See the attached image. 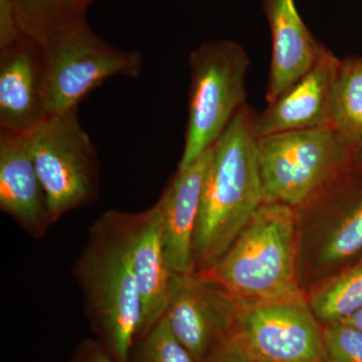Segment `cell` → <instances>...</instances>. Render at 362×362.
<instances>
[{
	"mask_svg": "<svg viewBox=\"0 0 362 362\" xmlns=\"http://www.w3.org/2000/svg\"><path fill=\"white\" fill-rule=\"evenodd\" d=\"M71 362H119L101 342L86 341Z\"/></svg>",
	"mask_w": 362,
	"mask_h": 362,
	"instance_id": "cb8c5ba5",
	"label": "cell"
},
{
	"mask_svg": "<svg viewBox=\"0 0 362 362\" xmlns=\"http://www.w3.org/2000/svg\"><path fill=\"white\" fill-rule=\"evenodd\" d=\"M339 59L322 47L315 65L255 117L258 138L330 126L331 90Z\"/></svg>",
	"mask_w": 362,
	"mask_h": 362,
	"instance_id": "7c38bea8",
	"label": "cell"
},
{
	"mask_svg": "<svg viewBox=\"0 0 362 362\" xmlns=\"http://www.w3.org/2000/svg\"><path fill=\"white\" fill-rule=\"evenodd\" d=\"M232 338L254 362H326L323 325L306 295L265 301L239 298Z\"/></svg>",
	"mask_w": 362,
	"mask_h": 362,
	"instance_id": "9c48e42d",
	"label": "cell"
},
{
	"mask_svg": "<svg viewBox=\"0 0 362 362\" xmlns=\"http://www.w3.org/2000/svg\"><path fill=\"white\" fill-rule=\"evenodd\" d=\"M47 116L44 52L25 35L0 49V131L25 136Z\"/></svg>",
	"mask_w": 362,
	"mask_h": 362,
	"instance_id": "8fae6325",
	"label": "cell"
},
{
	"mask_svg": "<svg viewBox=\"0 0 362 362\" xmlns=\"http://www.w3.org/2000/svg\"><path fill=\"white\" fill-rule=\"evenodd\" d=\"M211 156L213 147L185 168H178L157 201L163 220L166 258L175 274L195 272L194 233Z\"/></svg>",
	"mask_w": 362,
	"mask_h": 362,
	"instance_id": "4fadbf2b",
	"label": "cell"
},
{
	"mask_svg": "<svg viewBox=\"0 0 362 362\" xmlns=\"http://www.w3.org/2000/svg\"><path fill=\"white\" fill-rule=\"evenodd\" d=\"M131 255L142 304L138 339L165 315L173 275L164 249L163 220L158 202L146 211L133 214Z\"/></svg>",
	"mask_w": 362,
	"mask_h": 362,
	"instance_id": "9a60e30c",
	"label": "cell"
},
{
	"mask_svg": "<svg viewBox=\"0 0 362 362\" xmlns=\"http://www.w3.org/2000/svg\"><path fill=\"white\" fill-rule=\"evenodd\" d=\"M197 273L243 300L304 296L297 278L294 209L263 202L221 259Z\"/></svg>",
	"mask_w": 362,
	"mask_h": 362,
	"instance_id": "3957f363",
	"label": "cell"
},
{
	"mask_svg": "<svg viewBox=\"0 0 362 362\" xmlns=\"http://www.w3.org/2000/svg\"><path fill=\"white\" fill-rule=\"evenodd\" d=\"M132 213L106 211L90 226L73 273L86 315L102 344L128 362L142 324V304L131 255Z\"/></svg>",
	"mask_w": 362,
	"mask_h": 362,
	"instance_id": "6da1fadb",
	"label": "cell"
},
{
	"mask_svg": "<svg viewBox=\"0 0 362 362\" xmlns=\"http://www.w3.org/2000/svg\"><path fill=\"white\" fill-rule=\"evenodd\" d=\"M255 117L244 105L213 146L194 233L195 272L216 263L263 204Z\"/></svg>",
	"mask_w": 362,
	"mask_h": 362,
	"instance_id": "7a4b0ae2",
	"label": "cell"
},
{
	"mask_svg": "<svg viewBox=\"0 0 362 362\" xmlns=\"http://www.w3.org/2000/svg\"><path fill=\"white\" fill-rule=\"evenodd\" d=\"M352 165L362 169V146L354 150Z\"/></svg>",
	"mask_w": 362,
	"mask_h": 362,
	"instance_id": "484cf974",
	"label": "cell"
},
{
	"mask_svg": "<svg viewBox=\"0 0 362 362\" xmlns=\"http://www.w3.org/2000/svg\"><path fill=\"white\" fill-rule=\"evenodd\" d=\"M25 37L11 0H0V49Z\"/></svg>",
	"mask_w": 362,
	"mask_h": 362,
	"instance_id": "7402d4cb",
	"label": "cell"
},
{
	"mask_svg": "<svg viewBox=\"0 0 362 362\" xmlns=\"http://www.w3.org/2000/svg\"><path fill=\"white\" fill-rule=\"evenodd\" d=\"M204 362H254L233 338L214 349Z\"/></svg>",
	"mask_w": 362,
	"mask_h": 362,
	"instance_id": "603a6c76",
	"label": "cell"
},
{
	"mask_svg": "<svg viewBox=\"0 0 362 362\" xmlns=\"http://www.w3.org/2000/svg\"><path fill=\"white\" fill-rule=\"evenodd\" d=\"M23 138L54 223L99 199L97 151L78 121V110L45 117Z\"/></svg>",
	"mask_w": 362,
	"mask_h": 362,
	"instance_id": "ba28073f",
	"label": "cell"
},
{
	"mask_svg": "<svg viewBox=\"0 0 362 362\" xmlns=\"http://www.w3.org/2000/svg\"><path fill=\"white\" fill-rule=\"evenodd\" d=\"M307 299L323 326L344 322L362 309V262L317 285Z\"/></svg>",
	"mask_w": 362,
	"mask_h": 362,
	"instance_id": "ac0fdd59",
	"label": "cell"
},
{
	"mask_svg": "<svg viewBox=\"0 0 362 362\" xmlns=\"http://www.w3.org/2000/svg\"><path fill=\"white\" fill-rule=\"evenodd\" d=\"M0 209L33 239L54 223L23 136L0 133Z\"/></svg>",
	"mask_w": 362,
	"mask_h": 362,
	"instance_id": "5bb4252c",
	"label": "cell"
},
{
	"mask_svg": "<svg viewBox=\"0 0 362 362\" xmlns=\"http://www.w3.org/2000/svg\"><path fill=\"white\" fill-rule=\"evenodd\" d=\"M273 52L266 99H277L315 65L323 45L312 37L295 0H264Z\"/></svg>",
	"mask_w": 362,
	"mask_h": 362,
	"instance_id": "2e32d148",
	"label": "cell"
},
{
	"mask_svg": "<svg viewBox=\"0 0 362 362\" xmlns=\"http://www.w3.org/2000/svg\"><path fill=\"white\" fill-rule=\"evenodd\" d=\"M11 2L21 30L30 37L85 18L88 7L83 0H11Z\"/></svg>",
	"mask_w": 362,
	"mask_h": 362,
	"instance_id": "d6986e66",
	"label": "cell"
},
{
	"mask_svg": "<svg viewBox=\"0 0 362 362\" xmlns=\"http://www.w3.org/2000/svg\"><path fill=\"white\" fill-rule=\"evenodd\" d=\"M263 202L296 209L352 165L354 148L331 126L259 138Z\"/></svg>",
	"mask_w": 362,
	"mask_h": 362,
	"instance_id": "8992f818",
	"label": "cell"
},
{
	"mask_svg": "<svg viewBox=\"0 0 362 362\" xmlns=\"http://www.w3.org/2000/svg\"><path fill=\"white\" fill-rule=\"evenodd\" d=\"M83 1H84V4H86V6H88L90 4V2L93 1V0H83Z\"/></svg>",
	"mask_w": 362,
	"mask_h": 362,
	"instance_id": "4316f807",
	"label": "cell"
},
{
	"mask_svg": "<svg viewBox=\"0 0 362 362\" xmlns=\"http://www.w3.org/2000/svg\"><path fill=\"white\" fill-rule=\"evenodd\" d=\"M44 52L47 66V113H68L109 78L140 75L143 56L100 39L85 18L32 37Z\"/></svg>",
	"mask_w": 362,
	"mask_h": 362,
	"instance_id": "5b68a950",
	"label": "cell"
},
{
	"mask_svg": "<svg viewBox=\"0 0 362 362\" xmlns=\"http://www.w3.org/2000/svg\"><path fill=\"white\" fill-rule=\"evenodd\" d=\"M238 309L239 298L216 281L197 272L173 273L165 316L195 362L232 337Z\"/></svg>",
	"mask_w": 362,
	"mask_h": 362,
	"instance_id": "30bf717a",
	"label": "cell"
},
{
	"mask_svg": "<svg viewBox=\"0 0 362 362\" xmlns=\"http://www.w3.org/2000/svg\"><path fill=\"white\" fill-rule=\"evenodd\" d=\"M137 340L133 362H195L173 334L165 315Z\"/></svg>",
	"mask_w": 362,
	"mask_h": 362,
	"instance_id": "ffe728a7",
	"label": "cell"
},
{
	"mask_svg": "<svg viewBox=\"0 0 362 362\" xmlns=\"http://www.w3.org/2000/svg\"><path fill=\"white\" fill-rule=\"evenodd\" d=\"M294 211L297 278L305 294L361 263V168L350 166Z\"/></svg>",
	"mask_w": 362,
	"mask_h": 362,
	"instance_id": "277c9868",
	"label": "cell"
},
{
	"mask_svg": "<svg viewBox=\"0 0 362 362\" xmlns=\"http://www.w3.org/2000/svg\"><path fill=\"white\" fill-rule=\"evenodd\" d=\"M326 362H362V331L344 323L323 326Z\"/></svg>",
	"mask_w": 362,
	"mask_h": 362,
	"instance_id": "44dd1931",
	"label": "cell"
},
{
	"mask_svg": "<svg viewBox=\"0 0 362 362\" xmlns=\"http://www.w3.org/2000/svg\"><path fill=\"white\" fill-rule=\"evenodd\" d=\"M342 323L347 324V325L352 326V327L362 331V309Z\"/></svg>",
	"mask_w": 362,
	"mask_h": 362,
	"instance_id": "d4e9b609",
	"label": "cell"
},
{
	"mask_svg": "<svg viewBox=\"0 0 362 362\" xmlns=\"http://www.w3.org/2000/svg\"><path fill=\"white\" fill-rule=\"evenodd\" d=\"M330 126L354 150L362 146V57L339 59L331 90Z\"/></svg>",
	"mask_w": 362,
	"mask_h": 362,
	"instance_id": "e0dca14e",
	"label": "cell"
},
{
	"mask_svg": "<svg viewBox=\"0 0 362 362\" xmlns=\"http://www.w3.org/2000/svg\"><path fill=\"white\" fill-rule=\"evenodd\" d=\"M188 118L178 168H185L214 146L235 114L246 105L250 61L242 45L211 40L192 51Z\"/></svg>",
	"mask_w": 362,
	"mask_h": 362,
	"instance_id": "52a82bcc",
	"label": "cell"
}]
</instances>
